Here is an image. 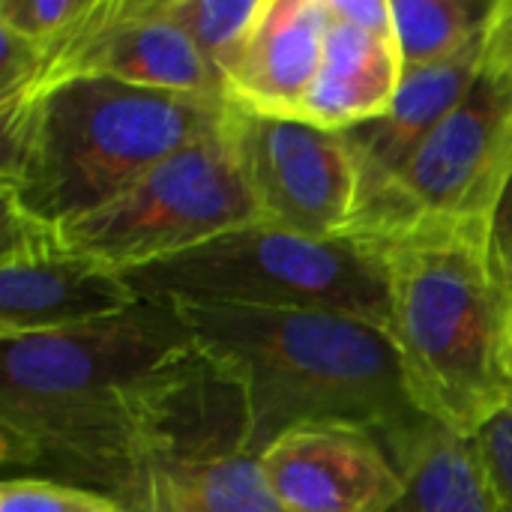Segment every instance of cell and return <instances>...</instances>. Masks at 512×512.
<instances>
[{"instance_id":"cb8c5ba5","label":"cell","mask_w":512,"mask_h":512,"mask_svg":"<svg viewBox=\"0 0 512 512\" xmlns=\"http://www.w3.org/2000/svg\"><path fill=\"white\" fill-rule=\"evenodd\" d=\"M507 372H510V393H512V321H510V345H507Z\"/></svg>"},{"instance_id":"5b68a950","label":"cell","mask_w":512,"mask_h":512,"mask_svg":"<svg viewBox=\"0 0 512 512\" xmlns=\"http://www.w3.org/2000/svg\"><path fill=\"white\" fill-rule=\"evenodd\" d=\"M123 279L144 303L339 312L390 327L384 258L351 237H306L252 222Z\"/></svg>"},{"instance_id":"e0dca14e","label":"cell","mask_w":512,"mask_h":512,"mask_svg":"<svg viewBox=\"0 0 512 512\" xmlns=\"http://www.w3.org/2000/svg\"><path fill=\"white\" fill-rule=\"evenodd\" d=\"M267 0H162L165 15L198 45L222 81L234 72Z\"/></svg>"},{"instance_id":"ba28073f","label":"cell","mask_w":512,"mask_h":512,"mask_svg":"<svg viewBox=\"0 0 512 512\" xmlns=\"http://www.w3.org/2000/svg\"><path fill=\"white\" fill-rule=\"evenodd\" d=\"M36 48L39 69L18 105L72 78H108L144 90L228 99L225 81L165 15L162 0H93L69 33Z\"/></svg>"},{"instance_id":"4fadbf2b","label":"cell","mask_w":512,"mask_h":512,"mask_svg":"<svg viewBox=\"0 0 512 512\" xmlns=\"http://www.w3.org/2000/svg\"><path fill=\"white\" fill-rule=\"evenodd\" d=\"M480 66L483 36L453 60L405 72L393 108L384 117L342 132L357 165V210L393 183L432 129L465 99Z\"/></svg>"},{"instance_id":"2e32d148","label":"cell","mask_w":512,"mask_h":512,"mask_svg":"<svg viewBox=\"0 0 512 512\" xmlns=\"http://www.w3.org/2000/svg\"><path fill=\"white\" fill-rule=\"evenodd\" d=\"M495 0H390L393 36L405 72L468 51L486 30Z\"/></svg>"},{"instance_id":"ac0fdd59","label":"cell","mask_w":512,"mask_h":512,"mask_svg":"<svg viewBox=\"0 0 512 512\" xmlns=\"http://www.w3.org/2000/svg\"><path fill=\"white\" fill-rule=\"evenodd\" d=\"M0 512H129L117 498L45 477H6Z\"/></svg>"},{"instance_id":"7a4b0ae2","label":"cell","mask_w":512,"mask_h":512,"mask_svg":"<svg viewBox=\"0 0 512 512\" xmlns=\"http://www.w3.org/2000/svg\"><path fill=\"white\" fill-rule=\"evenodd\" d=\"M228 99L72 78L0 111V207L63 228L102 210L177 150L216 132Z\"/></svg>"},{"instance_id":"8992f818","label":"cell","mask_w":512,"mask_h":512,"mask_svg":"<svg viewBox=\"0 0 512 512\" xmlns=\"http://www.w3.org/2000/svg\"><path fill=\"white\" fill-rule=\"evenodd\" d=\"M512 177V93L480 66L465 99L432 129L411 162L366 201L342 237L384 246L426 234L486 237Z\"/></svg>"},{"instance_id":"6da1fadb","label":"cell","mask_w":512,"mask_h":512,"mask_svg":"<svg viewBox=\"0 0 512 512\" xmlns=\"http://www.w3.org/2000/svg\"><path fill=\"white\" fill-rule=\"evenodd\" d=\"M171 303L0 339V456L12 477H45L126 501L135 483V414L147 384L195 351Z\"/></svg>"},{"instance_id":"7c38bea8","label":"cell","mask_w":512,"mask_h":512,"mask_svg":"<svg viewBox=\"0 0 512 512\" xmlns=\"http://www.w3.org/2000/svg\"><path fill=\"white\" fill-rule=\"evenodd\" d=\"M330 12L324 0H267L234 72L228 102L240 111L300 120L324 57Z\"/></svg>"},{"instance_id":"30bf717a","label":"cell","mask_w":512,"mask_h":512,"mask_svg":"<svg viewBox=\"0 0 512 512\" xmlns=\"http://www.w3.org/2000/svg\"><path fill=\"white\" fill-rule=\"evenodd\" d=\"M0 240V339L81 327L141 303L117 270L66 246L57 228L3 210Z\"/></svg>"},{"instance_id":"3957f363","label":"cell","mask_w":512,"mask_h":512,"mask_svg":"<svg viewBox=\"0 0 512 512\" xmlns=\"http://www.w3.org/2000/svg\"><path fill=\"white\" fill-rule=\"evenodd\" d=\"M204 354L222 363L249 405V456L300 426L351 423L393 441L426 420L390 333L339 312L177 306Z\"/></svg>"},{"instance_id":"603a6c76","label":"cell","mask_w":512,"mask_h":512,"mask_svg":"<svg viewBox=\"0 0 512 512\" xmlns=\"http://www.w3.org/2000/svg\"><path fill=\"white\" fill-rule=\"evenodd\" d=\"M330 18L378 33V36H393V9L390 0H324ZM396 39V36H393Z\"/></svg>"},{"instance_id":"d6986e66","label":"cell","mask_w":512,"mask_h":512,"mask_svg":"<svg viewBox=\"0 0 512 512\" xmlns=\"http://www.w3.org/2000/svg\"><path fill=\"white\" fill-rule=\"evenodd\" d=\"M93 0H0V27L33 45H51L69 33Z\"/></svg>"},{"instance_id":"d4e9b609","label":"cell","mask_w":512,"mask_h":512,"mask_svg":"<svg viewBox=\"0 0 512 512\" xmlns=\"http://www.w3.org/2000/svg\"><path fill=\"white\" fill-rule=\"evenodd\" d=\"M258 512H279V510H276V507H273V510H258Z\"/></svg>"},{"instance_id":"9a60e30c","label":"cell","mask_w":512,"mask_h":512,"mask_svg":"<svg viewBox=\"0 0 512 512\" xmlns=\"http://www.w3.org/2000/svg\"><path fill=\"white\" fill-rule=\"evenodd\" d=\"M405 492L390 512H507L474 438L420 420L387 441Z\"/></svg>"},{"instance_id":"ffe728a7","label":"cell","mask_w":512,"mask_h":512,"mask_svg":"<svg viewBox=\"0 0 512 512\" xmlns=\"http://www.w3.org/2000/svg\"><path fill=\"white\" fill-rule=\"evenodd\" d=\"M474 441L501 495L504 510L512 512V402L474 435Z\"/></svg>"},{"instance_id":"44dd1931","label":"cell","mask_w":512,"mask_h":512,"mask_svg":"<svg viewBox=\"0 0 512 512\" xmlns=\"http://www.w3.org/2000/svg\"><path fill=\"white\" fill-rule=\"evenodd\" d=\"M483 69L512 93V0H495L483 30Z\"/></svg>"},{"instance_id":"7402d4cb","label":"cell","mask_w":512,"mask_h":512,"mask_svg":"<svg viewBox=\"0 0 512 512\" xmlns=\"http://www.w3.org/2000/svg\"><path fill=\"white\" fill-rule=\"evenodd\" d=\"M486 249H489L492 270L498 273V279L512 294V177L507 180V186L501 192V201H498V207L492 213L489 234H486Z\"/></svg>"},{"instance_id":"8fae6325","label":"cell","mask_w":512,"mask_h":512,"mask_svg":"<svg viewBox=\"0 0 512 512\" xmlns=\"http://www.w3.org/2000/svg\"><path fill=\"white\" fill-rule=\"evenodd\" d=\"M258 468L279 512H390L405 492L381 435L351 423L291 429Z\"/></svg>"},{"instance_id":"5bb4252c","label":"cell","mask_w":512,"mask_h":512,"mask_svg":"<svg viewBox=\"0 0 512 512\" xmlns=\"http://www.w3.org/2000/svg\"><path fill=\"white\" fill-rule=\"evenodd\" d=\"M402 78L405 66L393 36L330 18L321 69L300 120L330 132H351L393 108Z\"/></svg>"},{"instance_id":"9c48e42d","label":"cell","mask_w":512,"mask_h":512,"mask_svg":"<svg viewBox=\"0 0 512 512\" xmlns=\"http://www.w3.org/2000/svg\"><path fill=\"white\" fill-rule=\"evenodd\" d=\"M234 141L258 222L342 237L357 210V165L342 132L234 108Z\"/></svg>"},{"instance_id":"52a82bcc","label":"cell","mask_w":512,"mask_h":512,"mask_svg":"<svg viewBox=\"0 0 512 512\" xmlns=\"http://www.w3.org/2000/svg\"><path fill=\"white\" fill-rule=\"evenodd\" d=\"M252 222H258V207L234 141L231 105L216 132L162 159L120 198L57 234L123 276Z\"/></svg>"},{"instance_id":"277c9868","label":"cell","mask_w":512,"mask_h":512,"mask_svg":"<svg viewBox=\"0 0 512 512\" xmlns=\"http://www.w3.org/2000/svg\"><path fill=\"white\" fill-rule=\"evenodd\" d=\"M372 249L387 267V330L417 411L474 438L512 402V294L492 270L486 237L426 234Z\"/></svg>"}]
</instances>
